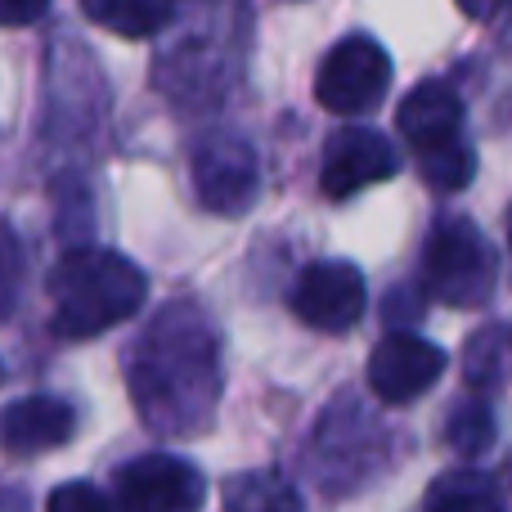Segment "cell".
<instances>
[{
	"mask_svg": "<svg viewBox=\"0 0 512 512\" xmlns=\"http://www.w3.org/2000/svg\"><path fill=\"white\" fill-rule=\"evenodd\" d=\"M400 171V158L391 149L387 135L369 131V126H346L328 140L324 149V167H319V189L324 198H351L369 185H382Z\"/></svg>",
	"mask_w": 512,
	"mask_h": 512,
	"instance_id": "obj_9",
	"label": "cell"
},
{
	"mask_svg": "<svg viewBox=\"0 0 512 512\" xmlns=\"http://www.w3.org/2000/svg\"><path fill=\"white\" fill-rule=\"evenodd\" d=\"M72 432H77V409L59 396H23L0 409V450L18 459L68 445Z\"/></svg>",
	"mask_w": 512,
	"mask_h": 512,
	"instance_id": "obj_10",
	"label": "cell"
},
{
	"mask_svg": "<svg viewBox=\"0 0 512 512\" xmlns=\"http://www.w3.org/2000/svg\"><path fill=\"white\" fill-rule=\"evenodd\" d=\"M495 248L468 216H445L423 252V283L436 301L454 310L486 306L495 292Z\"/></svg>",
	"mask_w": 512,
	"mask_h": 512,
	"instance_id": "obj_3",
	"label": "cell"
},
{
	"mask_svg": "<svg viewBox=\"0 0 512 512\" xmlns=\"http://www.w3.org/2000/svg\"><path fill=\"white\" fill-rule=\"evenodd\" d=\"M81 5H86L90 23L108 27L126 41H140V36H153L167 23L176 0H81Z\"/></svg>",
	"mask_w": 512,
	"mask_h": 512,
	"instance_id": "obj_13",
	"label": "cell"
},
{
	"mask_svg": "<svg viewBox=\"0 0 512 512\" xmlns=\"http://www.w3.org/2000/svg\"><path fill=\"white\" fill-rule=\"evenodd\" d=\"M131 405L153 436L185 441L212 423L221 405V328L203 306H162L126 351Z\"/></svg>",
	"mask_w": 512,
	"mask_h": 512,
	"instance_id": "obj_1",
	"label": "cell"
},
{
	"mask_svg": "<svg viewBox=\"0 0 512 512\" xmlns=\"http://www.w3.org/2000/svg\"><path fill=\"white\" fill-rule=\"evenodd\" d=\"M391 86V59L373 36H346L324 54L315 99L337 117H360L382 104Z\"/></svg>",
	"mask_w": 512,
	"mask_h": 512,
	"instance_id": "obj_4",
	"label": "cell"
},
{
	"mask_svg": "<svg viewBox=\"0 0 512 512\" xmlns=\"http://www.w3.org/2000/svg\"><path fill=\"white\" fill-rule=\"evenodd\" d=\"M189 180H194V194L207 212L216 216H243L256 203V189H261V167H256V153L248 140L239 135H216L189 162Z\"/></svg>",
	"mask_w": 512,
	"mask_h": 512,
	"instance_id": "obj_6",
	"label": "cell"
},
{
	"mask_svg": "<svg viewBox=\"0 0 512 512\" xmlns=\"http://www.w3.org/2000/svg\"><path fill=\"white\" fill-rule=\"evenodd\" d=\"M463 369H468V382L472 387H490L499 373V333L486 328L468 342V355H463Z\"/></svg>",
	"mask_w": 512,
	"mask_h": 512,
	"instance_id": "obj_18",
	"label": "cell"
},
{
	"mask_svg": "<svg viewBox=\"0 0 512 512\" xmlns=\"http://www.w3.org/2000/svg\"><path fill=\"white\" fill-rule=\"evenodd\" d=\"M454 5H459L472 23H495L504 9H512V0H454Z\"/></svg>",
	"mask_w": 512,
	"mask_h": 512,
	"instance_id": "obj_21",
	"label": "cell"
},
{
	"mask_svg": "<svg viewBox=\"0 0 512 512\" xmlns=\"http://www.w3.org/2000/svg\"><path fill=\"white\" fill-rule=\"evenodd\" d=\"M221 508L225 512H301V495L292 490L288 477H279L270 468H256L225 481Z\"/></svg>",
	"mask_w": 512,
	"mask_h": 512,
	"instance_id": "obj_12",
	"label": "cell"
},
{
	"mask_svg": "<svg viewBox=\"0 0 512 512\" xmlns=\"http://www.w3.org/2000/svg\"><path fill=\"white\" fill-rule=\"evenodd\" d=\"M445 373V351L418 333H387L369 355V387L382 405H414Z\"/></svg>",
	"mask_w": 512,
	"mask_h": 512,
	"instance_id": "obj_8",
	"label": "cell"
},
{
	"mask_svg": "<svg viewBox=\"0 0 512 512\" xmlns=\"http://www.w3.org/2000/svg\"><path fill=\"white\" fill-rule=\"evenodd\" d=\"M50 9V0H0V27H27Z\"/></svg>",
	"mask_w": 512,
	"mask_h": 512,
	"instance_id": "obj_20",
	"label": "cell"
},
{
	"mask_svg": "<svg viewBox=\"0 0 512 512\" xmlns=\"http://www.w3.org/2000/svg\"><path fill=\"white\" fill-rule=\"evenodd\" d=\"M418 171H423V180L432 189H441V194H459V189H468L472 176H477V149L459 135V140L441 144V149L418 153Z\"/></svg>",
	"mask_w": 512,
	"mask_h": 512,
	"instance_id": "obj_15",
	"label": "cell"
},
{
	"mask_svg": "<svg viewBox=\"0 0 512 512\" xmlns=\"http://www.w3.org/2000/svg\"><path fill=\"white\" fill-rule=\"evenodd\" d=\"M396 126L418 153L441 149V144L459 140L463 131V99L445 81H423V86H414L400 99Z\"/></svg>",
	"mask_w": 512,
	"mask_h": 512,
	"instance_id": "obj_11",
	"label": "cell"
},
{
	"mask_svg": "<svg viewBox=\"0 0 512 512\" xmlns=\"http://www.w3.org/2000/svg\"><path fill=\"white\" fill-rule=\"evenodd\" d=\"M364 274L351 261H319L301 270L297 288H292V310L301 324L319 328V333H351L364 315Z\"/></svg>",
	"mask_w": 512,
	"mask_h": 512,
	"instance_id": "obj_7",
	"label": "cell"
},
{
	"mask_svg": "<svg viewBox=\"0 0 512 512\" xmlns=\"http://www.w3.org/2000/svg\"><path fill=\"white\" fill-rule=\"evenodd\" d=\"M45 288H50V301H54L50 328L59 337H68V342H81V337H95L126 324L149 301L144 270L135 261H126L122 252H108V248H72L50 270Z\"/></svg>",
	"mask_w": 512,
	"mask_h": 512,
	"instance_id": "obj_2",
	"label": "cell"
},
{
	"mask_svg": "<svg viewBox=\"0 0 512 512\" xmlns=\"http://www.w3.org/2000/svg\"><path fill=\"white\" fill-rule=\"evenodd\" d=\"M445 441H450V450L463 454V459L486 454L490 445H495V414H490L486 400L481 396L459 400V405L450 409V418H445Z\"/></svg>",
	"mask_w": 512,
	"mask_h": 512,
	"instance_id": "obj_16",
	"label": "cell"
},
{
	"mask_svg": "<svg viewBox=\"0 0 512 512\" xmlns=\"http://www.w3.org/2000/svg\"><path fill=\"white\" fill-rule=\"evenodd\" d=\"M23 243H18L14 225L0 221V319L18 306V292H23Z\"/></svg>",
	"mask_w": 512,
	"mask_h": 512,
	"instance_id": "obj_17",
	"label": "cell"
},
{
	"mask_svg": "<svg viewBox=\"0 0 512 512\" xmlns=\"http://www.w3.org/2000/svg\"><path fill=\"white\" fill-rule=\"evenodd\" d=\"M45 512H117V499L99 495L86 481H68V486H59L45 499Z\"/></svg>",
	"mask_w": 512,
	"mask_h": 512,
	"instance_id": "obj_19",
	"label": "cell"
},
{
	"mask_svg": "<svg viewBox=\"0 0 512 512\" xmlns=\"http://www.w3.org/2000/svg\"><path fill=\"white\" fill-rule=\"evenodd\" d=\"M113 499L117 512H198L207 499V481L194 463L176 454H140L117 468Z\"/></svg>",
	"mask_w": 512,
	"mask_h": 512,
	"instance_id": "obj_5",
	"label": "cell"
},
{
	"mask_svg": "<svg viewBox=\"0 0 512 512\" xmlns=\"http://www.w3.org/2000/svg\"><path fill=\"white\" fill-rule=\"evenodd\" d=\"M427 512H504L499 486L486 472H445L427 495Z\"/></svg>",
	"mask_w": 512,
	"mask_h": 512,
	"instance_id": "obj_14",
	"label": "cell"
}]
</instances>
